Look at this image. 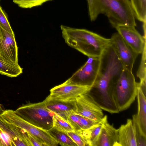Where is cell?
Segmentation results:
<instances>
[{"instance_id":"obj_1","label":"cell","mask_w":146,"mask_h":146,"mask_svg":"<svg viewBox=\"0 0 146 146\" xmlns=\"http://www.w3.org/2000/svg\"><path fill=\"white\" fill-rule=\"evenodd\" d=\"M60 27L65 43L88 57H100L111 44L110 38L86 29L63 25Z\"/></svg>"},{"instance_id":"obj_2","label":"cell","mask_w":146,"mask_h":146,"mask_svg":"<svg viewBox=\"0 0 146 146\" xmlns=\"http://www.w3.org/2000/svg\"><path fill=\"white\" fill-rule=\"evenodd\" d=\"M99 15L107 17L113 27L120 25L135 27L136 19L130 0H96Z\"/></svg>"},{"instance_id":"obj_3","label":"cell","mask_w":146,"mask_h":146,"mask_svg":"<svg viewBox=\"0 0 146 146\" xmlns=\"http://www.w3.org/2000/svg\"><path fill=\"white\" fill-rule=\"evenodd\" d=\"M111 90L119 112L129 108L137 94V83L132 72L124 69L111 86Z\"/></svg>"},{"instance_id":"obj_4","label":"cell","mask_w":146,"mask_h":146,"mask_svg":"<svg viewBox=\"0 0 146 146\" xmlns=\"http://www.w3.org/2000/svg\"><path fill=\"white\" fill-rule=\"evenodd\" d=\"M19 117L29 123L48 131L53 126L54 113L46 108L44 100L23 105L15 111Z\"/></svg>"},{"instance_id":"obj_5","label":"cell","mask_w":146,"mask_h":146,"mask_svg":"<svg viewBox=\"0 0 146 146\" xmlns=\"http://www.w3.org/2000/svg\"><path fill=\"white\" fill-rule=\"evenodd\" d=\"M1 115L11 123L25 130L36 138L42 143L44 146H56L58 144L47 131L26 121L16 114L15 111L11 110H4Z\"/></svg>"},{"instance_id":"obj_6","label":"cell","mask_w":146,"mask_h":146,"mask_svg":"<svg viewBox=\"0 0 146 146\" xmlns=\"http://www.w3.org/2000/svg\"><path fill=\"white\" fill-rule=\"evenodd\" d=\"M85 64L64 83L92 87L98 73L100 57H88Z\"/></svg>"},{"instance_id":"obj_7","label":"cell","mask_w":146,"mask_h":146,"mask_svg":"<svg viewBox=\"0 0 146 146\" xmlns=\"http://www.w3.org/2000/svg\"><path fill=\"white\" fill-rule=\"evenodd\" d=\"M110 39L111 44L124 69L132 72L138 54L125 42L117 32L113 33Z\"/></svg>"},{"instance_id":"obj_8","label":"cell","mask_w":146,"mask_h":146,"mask_svg":"<svg viewBox=\"0 0 146 146\" xmlns=\"http://www.w3.org/2000/svg\"><path fill=\"white\" fill-rule=\"evenodd\" d=\"M76 103V113L98 122L103 120L104 116L102 109L88 92L78 97Z\"/></svg>"},{"instance_id":"obj_9","label":"cell","mask_w":146,"mask_h":146,"mask_svg":"<svg viewBox=\"0 0 146 146\" xmlns=\"http://www.w3.org/2000/svg\"><path fill=\"white\" fill-rule=\"evenodd\" d=\"M91 87L63 83L50 90L51 98L65 101H76L81 95L88 92Z\"/></svg>"},{"instance_id":"obj_10","label":"cell","mask_w":146,"mask_h":146,"mask_svg":"<svg viewBox=\"0 0 146 146\" xmlns=\"http://www.w3.org/2000/svg\"><path fill=\"white\" fill-rule=\"evenodd\" d=\"M123 40L138 55L146 47V36H142L135 27L120 25L115 28Z\"/></svg>"},{"instance_id":"obj_11","label":"cell","mask_w":146,"mask_h":146,"mask_svg":"<svg viewBox=\"0 0 146 146\" xmlns=\"http://www.w3.org/2000/svg\"><path fill=\"white\" fill-rule=\"evenodd\" d=\"M18 48L14 34H11L0 25V55L7 60L18 63Z\"/></svg>"},{"instance_id":"obj_12","label":"cell","mask_w":146,"mask_h":146,"mask_svg":"<svg viewBox=\"0 0 146 146\" xmlns=\"http://www.w3.org/2000/svg\"><path fill=\"white\" fill-rule=\"evenodd\" d=\"M0 128L10 137L14 146H29L27 132L0 115Z\"/></svg>"},{"instance_id":"obj_13","label":"cell","mask_w":146,"mask_h":146,"mask_svg":"<svg viewBox=\"0 0 146 146\" xmlns=\"http://www.w3.org/2000/svg\"><path fill=\"white\" fill-rule=\"evenodd\" d=\"M47 108L67 120L70 114L76 112V101H65L54 99L49 96L44 100Z\"/></svg>"},{"instance_id":"obj_14","label":"cell","mask_w":146,"mask_h":146,"mask_svg":"<svg viewBox=\"0 0 146 146\" xmlns=\"http://www.w3.org/2000/svg\"><path fill=\"white\" fill-rule=\"evenodd\" d=\"M117 130L116 146H137L135 128L132 119H128L126 123Z\"/></svg>"},{"instance_id":"obj_15","label":"cell","mask_w":146,"mask_h":146,"mask_svg":"<svg viewBox=\"0 0 146 146\" xmlns=\"http://www.w3.org/2000/svg\"><path fill=\"white\" fill-rule=\"evenodd\" d=\"M138 112L132 116L136 121L140 132L146 137V97L137 83V96Z\"/></svg>"},{"instance_id":"obj_16","label":"cell","mask_w":146,"mask_h":146,"mask_svg":"<svg viewBox=\"0 0 146 146\" xmlns=\"http://www.w3.org/2000/svg\"><path fill=\"white\" fill-rule=\"evenodd\" d=\"M117 130L108 122L106 115L95 146H116Z\"/></svg>"},{"instance_id":"obj_17","label":"cell","mask_w":146,"mask_h":146,"mask_svg":"<svg viewBox=\"0 0 146 146\" xmlns=\"http://www.w3.org/2000/svg\"><path fill=\"white\" fill-rule=\"evenodd\" d=\"M106 115L102 121L91 127L76 132L80 135L87 146H95L103 126Z\"/></svg>"},{"instance_id":"obj_18","label":"cell","mask_w":146,"mask_h":146,"mask_svg":"<svg viewBox=\"0 0 146 146\" xmlns=\"http://www.w3.org/2000/svg\"><path fill=\"white\" fill-rule=\"evenodd\" d=\"M18 64L9 61L0 55V74L10 77H16L23 72Z\"/></svg>"},{"instance_id":"obj_19","label":"cell","mask_w":146,"mask_h":146,"mask_svg":"<svg viewBox=\"0 0 146 146\" xmlns=\"http://www.w3.org/2000/svg\"><path fill=\"white\" fill-rule=\"evenodd\" d=\"M48 131L58 144L61 146H77L66 132L59 130L53 127Z\"/></svg>"},{"instance_id":"obj_20","label":"cell","mask_w":146,"mask_h":146,"mask_svg":"<svg viewBox=\"0 0 146 146\" xmlns=\"http://www.w3.org/2000/svg\"><path fill=\"white\" fill-rule=\"evenodd\" d=\"M136 19L143 23L146 21V0H130Z\"/></svg>"},{"instance_id":"obj_21","label":"cell","mask_w":146,"mask_h":146,"mask_svg":"<svg viewBox=\"0 0 146 146\" xmlns=\"http://www.w3.org/2000/svg\"><path fill=\"white\" fill-rule=\"evenodd\" d=\"M53 127L66 132L74 131L72 127L67 120L55 113L53 116Z\"/></svg>"},{"instance_id":"obj_22","label":"cell","mask_w":146,"mask_h":146,"mask_svg":"<svg viewBox=\"0 0 146 146\" xmlns=\"http://www.w3.org/2000/svg\"><path fill=\"white\" fill-rule=\"evenodd\" d=\"M52 0H13L14 3L23 8H31L42 5L44 3Z\"/></svg>"},{"instance_id":"obj_23","label":"cell","mask_w":146,"mask_h":146,"mask_svg":"<svg viewBox=\"0 0 146 146\" xmlns=\"http://www.w3.org/2000/svg\"><path fill=\"white\" fill-rule=\"evenodd\" d=\"M67 121L70 123L74 131L77 132L84 127L76 113L69 115L67 118Z\"/></svg>"},{"instance_id":"obj_24","label":"cell","mask_w":146,"mask_h":146,"mask_svg":"<svg viewBox=\"0 0 146 146\" xmlns=\"http://www.w3.org/2000/svg\"><path fill=\"white\" fill-rule=\"evenodd\" d=\"M141 54V62L137 73L140 82L146 80V47L144 48Z\"/></svg>"},{"instance_id":"obj_25","label":"cell","mask_w":146,"mask_h":146,"mask_svg":"<svg viewBox=\"0 0 146 146\" xmlns=\"http://www.w3.org/2000/svg\"><path fill=\"white\" fill-rule=\"evenodd\" d=\"M89 15L91 21H95L99 15L98 11L96 0H87Z\"/></svg>"},{"instance_id":"obj_26","label":"cell","mask_w":146,"mask_h":146,"mask_svg":"<svg viewBox=\"0 0 146 146\" xmlns=\"http://www.w3.org/2000/svg\"><path fill=\"white\" fill-rule=\"evenodd\" d=\"M0 25L7 31L14 34L7 17L1 7H0Z\"/></svg>"},{"instance_id":"obj_27","label":"cell","mask_w":146,"mask_h":146,"mask_svg":"<svg viewBox=\"0 0 146 146\" xmlns=\"http://www.w3.org/2000/svg\"><path fill=\"white\" fill-rule=\"evenodd\" d=\"M66 133L77 146H87L82 137L77 132L74 131H70L67 132Z\"/></svg>"},{"instance_id":"obj_28","label":"cell","mask_w":146,"mask_h":146,"mask_svg":"<svg viewBox=\"0 0 146 146\" xmlns=\"http://www.w3.org/2000/svg\"><path fill=\"white\" fill-rule=\"evenodd\" d=\"M132 120L135 127L137 146H146V137L143 136L141 134L140 132L136 121L133 119Z\"/></svg>"},{"instance_id":"obj_29","label":"cell","mask_w":146,"mask_h":146,"mask_svg":"<svg viewBox=\"0 0 146 146\" xmlns=\"http://www.w3.org/2000/svg\"><path fill=\"white\" fill-rule=\"evenodd\" d=\"M0 146H14L10 137L0 128Z\"/></svg>"},{"instance_id":"obj_30","label":"cell","mask_w":146,"mask_h":146,"mask_svg":"<svg viewBox=\"0 0 146 146\" xmlns=\"http://www.w3.org/2000/svg\"><path fill=\"white\" fill-rule=\"evenodd\" d=\"M77 114L84 127V129L89 128L99 123L77 113Z\"/></svg>"},{"instance_id":"obj_31","label":"cell","mask_w":146,"mask_h":146,"mask_svg":"<svg viewBox=\"0 0 146 146\" xmlns=\"http://www.w3.org/2000/svg\"><path fill=\"white\" fill-rule=\"evenodd\" d=\"M28 139L30 146H42V143L36 138L27 132Z\"/></svg>"},{"instance_id":"obj_32","label":"cell","mask_w":146,"mask_h":146,"mask_svg":"<svg viewBox=\"0 0 146 146\" xmlns=\"http://www.w3.org/2000/svg\"><path fill=\"white\" fill-rule=\"evenodd\" d=\"M4 110L0 105V115H1L2 113Z\"/></svg>"},{"instance_id":"obj_33","label":"cell","mask_w":146,"mask_h":146,"mask_svg":"<svg viewBox=\"0 0 146 146\" xmlns=\"http://www.w3.org/2000/svg\"><path fill=\"white\" fill-rule=\"evenodd\" d=\"M1 7L0 5V7Z\"/></svg>"}]
</instances>
